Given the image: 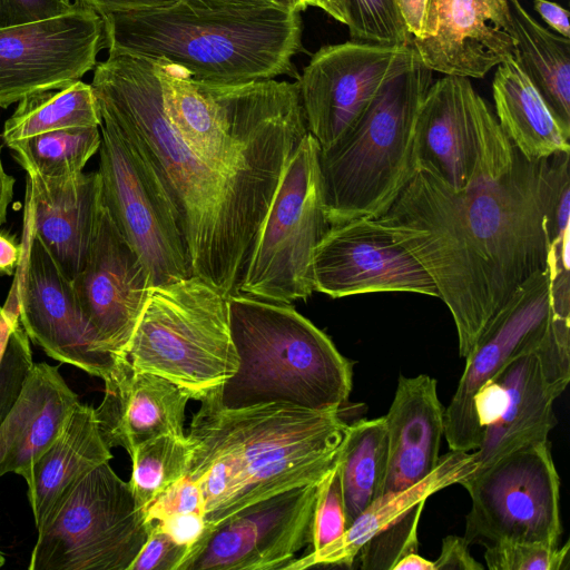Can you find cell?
I'll list each match as a JSON object with an SVG mask.
<instances>
[{
  "label": "cell",
  "instance_id": "bcb514c9",
  "mask_svg": "<svg viewBox=\"0 0 570 570\" xmlns=\"http://www.w3.org/2000/svg\"><path fill=\"white\" fill-rule=\"evenodd\" d=\"M190 3L210 7H245V6H274L297 11H304L297 0H186Z\"/></svg>",
  "mask_w": 570,
  "mask_h": 570
},
{
  "label": "cell",
  "instance_id": "d590c367",
  "mask_svg": "<svg viewBox=\"0 0 570 570\" xmlns=\"http://www.w3.org/2000/svg\"><path fill=\"white\" fill-rule=\"evenodd\" d=\"M570 543L561 548L539 542L504 541L485 547L490 570H562L567 568Z\"/></svg>",
  "mask_w": 570,
  "mask_h": 570
},
{
  "label": "cell",
  "instance_id": "277c9868",
  "mask_svg": "<svg viewBox=\"0 0 570 570\" xmlns=\"http://www.w3.org/2000/svg\"><path fill=\"white\" fill-rule=\"evenodd\" d=\"M108 52L164 57L196 80L242 83L298 78L302 47L297 10L274 6L210 7L181 0L154 10L101 16Z\"/></svg>",
  "mask_w": 570,
  "mask_h": 570
},
{
  "label": "cell",
  "instance_id": "603a6c76",
  "mask_svg": "<svg viewBox=\"0 0 570 570\" xmlns=\"http://www.w3.org/2000/svg\"><path fill=\"white\" fill-rule=\"evenodd\" d=\"M105 393L95 409L102 439L129 455L142 442L160 435L184 436L185 410L190 399L173 382L137 371L120 358L102 379Z\"/></svg>",
  "mask_w": 570,
  "mask_h": 570
},
{
  "label": "cell",
  "instance_id": "681fc988",
  "mask_svg": "<svg viewBox=\"0 0 570 570\" xmlns=\"http://www.w3.org/2000/svg\"><path fill=\"white\" fill-rule=\"evenodd\" d=\"M308 7H317L330 14L338 22L346 24L348 22L346 0H305Z\"/></svg>",
  "mask_w": 570,
  "mask_h": 570
},
{
  "label": "cell",
  "instance_id": "db71d44e",
  "mask_svg": "<svg viewBox=\"0 0 570 570\" xmlns=\"http://www.w3.org/2000/svg\"><path fill=\"white\" fill-rule=\"evenodd\" d=\"M1 311H2V306H0V314H1Z\"/></svg>",
  "mask_w": 570,
  "mask_h": 570
},
{
  "label": "cell",
  "instance_id": "5b68a950",
  "mask_svg": "<svg viewBox=\"0 0 570 570\" xmlns=\"http://www.w3.org/2000/svg\"><path fill=\"white\" fill-rule=\"evenodd\" d=\"M227 302L239 362L217 390L224 407L285 403L332 410L347 402L352 364L323 331L291 304L244 294Z\"/></svg>",
  "mask_w": 570,
  "mask_h": 570
},
{
  "label": "cell",
  "instance_id": "f907efd6",
  "mask_svg": "<svg viewBox=\"0 0 570 570\" xmlns=\"http://www.w3.org/2000/svg\"><path fill=\"white\" fill-rule=\"evenodd\" d=\"M393 570H434V562L412 552L403 557Z\"/></svg>",
  "mask_w": 570,
  "mask_h": 570
},
{
  "label": "cell",
  "instance_id": "ba28073f",
  "mask_svg": "<svg viewBox=\"0 0 570 570\" xmlns=\"http://www.w3.org/2000/svg\"><path fill=\"white\" fill-rule=\"evenodd\" d=\"M321 148L307 132L282 175L255 235L238 294L291 304L314 291L313 257L327 232Z\"/></svg>",
  "mask_w": 570,
  "mask_h": 570
},
{
  "label": "cell",
  "instance_id": "4fadbf2b",
  "mask_svg": "<svg viewBox=\"0 0 570 570\" xmlns=\"http://www.w3.org/2000/svg\"><path fill=\"white\" fill-rule=\"evenodd\" d=\"M569 381L570 320L552 314L543 338L512 357L490 381L499 386L498 414L471 453L474 471L519 448L548 441L557 424L553 402Z\"/></svg>",
  "mask_w": 570,
  "mask_h": 570
},
{
  "label": "cell",
  "instance_id": "484cf974",
  "mask_svg": "<svg viewBox=\"0 0 570 570\" xmlns=\"http://www.w3.org/2000/svg\"><path fill=\"white\" fill-rule=\"evenodd\" d=\"M475 469L470 452L450 450L440 456L435 469L423 480L404 490L384 492L338 539L320 550L294 559L285 570H303L316 566L351 567L371 538L401 521L411 511L424 507L432 494L452 484H460Z\"/></svg>",
  "mask_w": 570,
  "mask_h": 570
},
{
  "label": "cell",
  "instance_id": "2e32d148",
  "mask_svg": "<svg viewBox=\"0 0 570 570\" xmlns=\"http://www.w3.org/2000/svg\"><path fill=\"white\" fill-rule=\"evenodd\" d=\"M104 48L101 16L79 1L66 14L1 28L0 107L80 80Z\"/></svg>",
  "mask_w": 570,
  "mask_h": 570
},
{
  "label": "cell",
  "instance_id": "d4e9b609",
  "mask_svg": "<svg viewBox=\"0 0 570 570\" xmlns=\"http://www.w3.org/2000/svg\"><path fill=\"white\" fill-rule=\"evenodd\" d=\"M78 401L57 366L35 364L17 403L0 424V476L13 472L26 479Z\"/></svg>",
  "mask_w": 570,
  "mask_h": 570
},
{
  "label": "cell",
  "instance_id": "8fae6325",
  "mask_svg": "<svg viewBox=\"0 0 570 570\" xmlns=\"http://www.w3.org/2000/svg\"><path fill=\"white\" fill-rule=\"evenodd\" d=\"M518 150L470 78L445 75L429 87L414 136V168L464 189L509 168Z\"/></svg>",
  "mask_w": 570,
  "mask_h": 570
},
{
  "label": "cell",
  "instance_id": "6da1fadb",
  "mask_svg": "<svg viewBox=\"0 0 570 570\" xmlns=\"http://www.w3.org/2000/svg\"><path fill=\"white\" fill-rule=\"evenodd\" d=\"M557 155L512 165L464 189L415 167L376 219L432 277L466 357L511 293L548 267L544 215Z\"/></svg>",
  "mask_w": 570,
  "mask_h": 570
},
{
  "label": "cell",
  "instance_id": "7c38bea8",
  "mask_svg": "<svg viewBox=\"0 0 570 570\" xmlns=\"http://www.w3.org/2000/svg\"><path fill=\"white\" fill-rule=\"evenodd\" d=\"M100 134L104 204L153 286L193 276L175 210L159 179L111 121L101 118Z\"/></svg>",
  "mask_w": 570,
  "mask_h": 570
},
{
  "label": "cell",
  "instance_id": "4316f807",
  "mask_svg": "<svg viewBox=\"0 0 570 570\" xmlns=\"http://www.w3.org/2000/svg\"><path fill=\"white\" fill-rule=\"evenodd\" d=\"M111 459L95 409L76 402L58 435L33 462L24 479L36 527L42 524L79 478Z\"/></svg>",
  "mask_w": 570,
  "mask_h": 570
},
{
  "label": "cell",
  "instance_id": "8992f818",
  "mask_svg": "<svg viewBox=\"0 0 570 570\" xmlns=\"http://www.w3.org/2000/svg\"><path fill=\"white\" fill-rule=\"evenodd\" d=\"M433 71L419 59L391 78L337 142L320 153L330 225L377 218L414 171V136Z\"/></svg>",
  "mask_w": 570,
  "mask_h": 570
},
{
  "label": "cell",
  "instance_id": "1f68e13d",
  "mask_svg": "<svg viewBox=\"0 0 570 570\" xmlns=\"http://www.w3.org/2000/svg\"><path fill=\"white\" fill-rule=\"evenodd\" d=\"M100 127H75L22 138L7 145L27 174L60 178L82 171L99 150Z\"/></svg>",
  "mask_w": 570,
  "mask_h": 570
},
{
  "label": "cell",
  "instance_id": "d6986e66",
  "mask_svg": "<svg viewBox=\"0 0 570 570\" xmlns=\"http://www.w3.org/2000/svg\"><path fill=\"white\" fill-rule=\"evenodd\" d=\"M314 291L340 298L379 292L439 297L423 265L374 218L330 225L314 250Z\"/></svg>",
  "mask_w": 570,
  "mask_h": 570
},
{
  "label": "cell",
  "instance_id": "83f0119b",
  "mask_svg": "<svg viewBox=\"0 0 570 570\" xmlns=\"http://www.w3.org/2000/svg\"><path fill=\"white\" fill-rule=\"evenodd\" d=\"M492 94L501 129L528 160L570 153V128L554 117L513 57L498 65Z\"/></svg>",
  "mask_w": 570,
  "mask_h": 570
},
{
  "label": "cell",
  "instance_id": "816d5d0a",
  "mask_svg": "<svg viewBox=\"0 0 570 570\" xmlns=\"http://www.w3.org/2000/svg\"><path fill=\"white\" fill-rule=\"evenodd\" d=\"M4 562H6V558L2 554V552L0 551V568L4 564Z\"/></svg>",
  "mask_w": 570,
  "mask_h": 570
},
{
  "label": "cell",
  "instance_id": "74e56055",
  "mask_svg": "<svg viewBox=\"0 0 570 570\" xmlns=\"http://www.w3.org/2000/svg\"><path fill=\"white\" fill-rule=\"evenodd\" d=\"M204 497L199 484L187 475L166 489L142 512L148 523L169 515L203 513Z\"/></svg>",
  "mask_w": 570,
  "mask_h": 570
},
{
  "label": "cell",
  "instance_id": "7dc6e473",
  "mask_svg": "<svg viewBox=\"0 0 570 570\" xmlns=\"http://www.w3.org/2000/svg\"><path fill=\"white\" fill-rule=\"evenodd\" d=\"M22 254L21 244L0 233V274H14Z\"/></svg>",
  "mask_w": 570,
  "mask_h": 570
},
{
  "label": "cell",
  "instance_id": "52a82bcc",
  "mask_svg": "<svg viewBox=\"0 0 570 570\" xmlns=\"http://www.w3.org/2000/svg\"><path fill=\"white\" fill-rule=\"evenodd\" d=\"M227 299L195 275L153 287L126 357L200 401L238 366Z\"/></svg>",
  "mask_w": 570,
  "mask_h": 570
},
{
  "label": "cell",
  "instance_id": "7402d4cb",
  "mask_svg": "<svg viewBox=\"0 0 570 570\" xmlns=\"http://www.w3.org/2000/svg\"><path fill=\"white\" fill-rule=\"evenodd\" d=\"M101 206L98 171L60 178L27 174L23 225L70 281L86 263Z\"/></svg>",
  "mask_w": 570,
  "mask_h": 570
},
{
  "label": "cell",
  "instance_id": "d6a6232c",
  "mask_svg": "<svg viewBox=\"0 0 570 570\" xmlns=\"http://www.w3.org/2000/svg\"><path fill=\"white\" fill-rule=\"evenodd\" d=\"M190 455L191 444L186 435H160L135 449L130 455L132 472L128 483L140 510L187 475Z\"/></svg>",
  "mask_w": 570,
  "mask_h": 570
},
{
  "label": "cell",
  "instance_id": "ffe728a7",
  "mask_svg": "<svg viewBox=\"0 0 570 570\" xmlns=\"http://www.w3.org/2000/svg\"><path fill=\"white\" fill-rule=\"evenodd\" d=\"M71 282L80 308L101 344L117 357H126L154 286L104 200L86 263Z\"/></svg>",
  "mask_w": 570,
  "mask_h": 570
},
{
  "label": "cell",
  "instance_id": "4dcf8cb0",
  "mask_svg": "<svg viewBox=\"0 0 570 570\" xmlns=\"http://www.w3.org/2000/svg\"><path fill=\"white\" fill-rule=\"evenodd\" d=\"M101 117L91 85L78 80L59 89L22 98L7 119L6 145L35 135L75 127H100Z\"/></svg>",
  "mask_w": 570,
  "mask_h": 570
},
{
  "label": "cell",
  "instance_id": "7bdbcfd3",
  "mask_svg": "<svg viewBox=\"0 0 570 570\" xmlns=\"http://www.w3.org/2000/svg\"><path fill=\"white\" fill-rule=\"evenodd\" d=\"M100 16L112 12L154 10L171 7L181 0H77Z\"/></svg>",
  "mask_w": 570,
  "mask_h": 570
},
{
  "label": "cell",
  "instance_id": "836d02e7",
  "mask_svg": "<svg viewBox=\"0 0 570 570\" xmlns=\"http://www.w3.org/2000/svg\"><path fill=\"white\" fill-rule=\"evenodd\" d=\"M35 363L20 320L16 283L0 314V424L17 403Z\"/></svg>",
  "mask_w": 570,
  "mask_h": 570
},
{
  "label": "cell",
  "instance_id": "e0dca14e",
  "mask_svg": "<svg viewBox=\"0 0 570 570\" xmlns=\"http://www.w3.org/2000/svg\"><path fill=\"white\" fill-rule=\"evenodd\" d=\"M21 246L13 282L19 320L30 341L51 358L104 379L122 357L101 344L80 308L72 282L24 225Z\"/></svg>",
  "mask_w": 570,
  "mask_h": 570
},
{
  "label": "cell",
  "instance_id": "f6af8a7d",
  "mask_svg": "<svg viewBox=\"0 0 570 570\" xmlns=\"http://www.w3.org/2000/svg\"><path fill=\"white\" fill-rule=\"evenodd\" d=\"M535 11L560 36L570 39L569 11L549 0H533Z\"/></svg>",
  "mask_w": 570,
  "mask_h": 570
},
{
  "label": "cell",
  "instance_id": "3957f363",
  "mask_svg": "<svg viewBox=\"0 0 570 570\" xmlns=\"http://www.w3.org/2000/svg\"><path fill=\"white\" fill-rule=\"evenodd\" d=\"M347 425L341 409H226L217 390L204 396L186 436L187 476L202 489L207 527L256 501L320 482L338 458Z\"/></svg>",
  "mask_w": 570,
  "mask_h": 570
},
{
  "label": "cell",
  "instance_id": "ab89813d",
  "mask_svg": "<svg viewBox=\"0 0 570 570\" xmlns=\"http://www.w3.org/2000/svg\"><path fill=\"white\" fill-rule=\"evenodd\" d=\"M78 1L0 0V29L59 17L72 11Z\"/></svg>",
  "mask_w": 570,
  "mask_h": 570
},
{
  "label": "cell",
  "instance_id": "b9f144b4",
  "mask_svg": "<svg viewBox=\"0 0 570 570\" xmlns=\"http://www.w3.org/2000/svg\"><path fill=\"white\" fill-rule=\"evenodd\" d=\"M463 537L448 535L442 540L441 553L434 560V570H482L484 567L469 551Z\"/></svg>",
  "mask_w": 570,
  "mask_h": 570
},
{
  "label": "cell",
  "instance_id": "ee69618b",
  "mask_svg": "<svg viewBox=\"0 0 570 570\" xmlns=\"http://www.w3.org/2000/svg\"><path fill=\"white\" fill-rule=\"evenodd\" d=\"M394 3L412 40L421 38L426 20L429 0H394Z\"/></svg>",
  "mask_w": 570,
  "mask_h": 570
},
{
  "label": "cell",
  "instance_id": "9a60e30c",
  "mask_svg": "<svg viewBox=\"0 0 570 570\" xmlns=\"http://www.w3.org/2000/svg\"><path fill=\"white\" fill-rule=\"evenodd\" d=\"M320 482L256 501L207 527L179 570L285 569L312 543Z\"/></svg>",
  "mask_w": 570,
  "mask_h": 570
},
{
  "label": "cell",
  "instance_id": "9c48e42d",
  "mask_svg": "<svg viewBox=\"0 0 570 570\" xmlns=\"http://www.w3.org/2000/svg\"><path fill=\"white\" fill-rule=\"evenodd\" d=\"M151 523L129 483L105 462L79 478L37 528L28 569L129 570Z\"/></svg>",
  "mask_w": 570,
  "mask_h": 570
},
{
  "label": "cell",
  "instance_id": "ac0fdd59",
  "mask_svg": "<svg viewBox=\"0 0 570 570\" xmlns=\"http://www.w3.org/2000/svg\"><path fill=\"white\" fill-rule=\"evenodd\" d=\"M552 320L548 267L523 281L491 318L465 357L455 393L444 409V436L450 450L470 452L480 448L481 425L475 396L517 354L540 342Z\"/></svg>",
  "mask_w": 570,
  "mask_h": 570
},
{
  "label": "cell",
  "instance_id": "f546056e",
  "mask_svg": "<svg viewBox=\"0 0 570 570\" xmlns=\"http://www.w3.org/2000/svg\"><path fill=\"white\" fill-rule=\"evenodd\" d=\"M387 459L385 416L347 425L337 458L347 527L383 494Z\"/></svg>",
  "mask_w": 570,
  "mask_h": 570
},
{
  "label": "cell",
  "instance_id": "e575fe53",
  "mask_svg": "<svg viewBox=\"0 0 570 570\" xmlns=\"http://www.w3.org/2000/svg\"><path fill=\"white\" fill-rule=\"evenodd\" d=\"M351 40L392 45H412L394 0H346Z\"/></svg>",
  "mask_w": 570,
  "mask_h": 570
},
{
  "label": "cell",
  "instance_id": "f1b7e54d",
  "mask_svg": "<svg viewBox=\"0 0 570 570\" xmlns=\"http://www.w3.org/2000/svg\"><path fill=\"white\" fill-rule=\"evenodd\" d=\"M513 58L554 117L570 128V39L534 20L519 0H509Z\"/></svg>",
  "mask_w": 570,
  "mask_h": 570
},
{
  "label": "cell",
  "instance_id": "f5cc1de1",
  "mask_svg": "<svg viewBox=\"0 0 570 570\" xmlns=\"http://www.w3.org/2000/svg\"><path fill=\"white\" fill-rule=\"evenodd\" d=\"M297 1L301 3V6L303 7L304 10L307 9L308 6L306 4L305 0H297Z\"/></svg>",
  "mask_w": 570,
  "mask_h": 570
},
{
  "label": "cell",
  "instance_id": "30bf717a",
  "mask_svg": "<svg viewBox=\"0 0 570 570\" xmlns=\"http://www.w3.org/2000/svg\"><path fill=\"white\" fill-rule=\"evenodd\" d=\"M460 484L471 498L463 535L470 546L504 541L559 546L560 478L549 441L519 448Z\"/></svg>",
  "mask_w": 570,
  "mask_h": 570
},
{
  "label": "cell",
  "instance_id": "60d3db41",
  "mask_svg": "<svg viewBox=\"0 0 570 570\" xmlns=\"http://www.w3.org/2000/svg\"><path fill=\"white\" fill-rule=\"evenodd\" d=\"M154 523L175 542L188 547L190 551L207 529L204 514L196 512L169 515Z\"/></svg>",
  "mask_w": 570,
  "mask_h": 570
},
{
  "label": "cell",
  "instance_id": "8d00e7d4",
  "mask_svg": "<svg viewBox=\"0 0 570 570\" xmlns=\"http://www.w3.org/2000/svg\"><path fill=\"white\" fill-rule=\"evenodd\" d=\"M347 529L337 460L318 483L312 522V551L338 539Z\"/></svg>",
  "mask_w": 570,
  "mask_h": 570
},
{
  "label": "cell",
  "instance_id": "c3c4849f",
  "mask_svg": "<svg viewBox=\"0 0 570 570\" xmlns=\"http://www.w3.org/2000/svg\"><path fill=\"white\" fill-rule=\"evenodd\" d=\"M14 178L6 173L0 151V226L7 220V212L13 196Z\"/></svg>",
  "mask_w": 570,
  "mask_h": 570
},
{
  "label": "cell",
  "instance_id": "cb8c5ba5",
  "mask_svg": "<svg viewBox=\"0 0 570 570\" xmlns=\"http://www.w3.org/2000/svg\"><path fill=\"white\" fill-rule=\"evenodd\" d=\"M384 416L389 434L384 492L400 491L428 476L440 459L444 407L438 396L436 380L426 374L400 375Z\"/></svg>",
  "mask_w": 570,
  "mask_h": 570
},
{
  "label": "cell",
  "instance_id": "f35d334b",
  "mask_svg": "<svg viewBox=\"0 0 570 570\" xmlns=\"http://www.w3.org/2000/svg\"><path fill=\"white\" fill-rule=\"evenodd\" d=\"M190 549L178 544L154 522L129 570H179Z\"/></svg>",
  "mask_w": 570,
  "mask_h": 570
},
{
  "label": "cell",
  "instance_id": "5bb4252c",
  "mask_svg": "<svg viewBox=\"0 0 570 570\" xmlns=\"http://www.w3.org/2000/svg\"><path fill=\"white\" fill-rule=\"evenodd\" d=\"M416 59L413 45L350 40L318 49L296 82L307 130L321 150L348 132L382 87Z\"/></svg>",
  "mask_w": 570,
  "mask_h": 570
},
{
  "label": "cell",
  "instance_id": "7a4b0ae2",
  "mask_svg": "<svg viewBox=\"0 0 570 570\" xmlns=\"http://www.w3.org/2000/svg\"><path fill=\"white\" fill-rule=\"evenodd\" d=\"M108 53L90 83L100 117L137 148L163 185L191 274L227 297L238 294L255 235L299 144L239 163L206 158L168 120L155 59Z\"/></svg>",
  "mask_w": 570,
  "mask_h": 570
},
{
  "label": "cell",
  "instance_id": "44dd1931",
  "mask_svg": "<svg viewBox=\"0 0 570 570\" xmlns=\"http://www.w3.org/2000/svg\"><path fill=\"white\" fill-rule=\"evenodd\" d=\"M412 45L432 71L483 78L514 53L509 0H429L423 33Z\"/></svg>",
  "mask_w": 570,
  "mask_h": 570
}]
</instances>
